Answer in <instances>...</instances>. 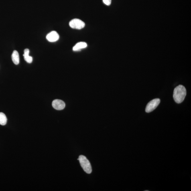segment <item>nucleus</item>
I'll return each mask as SVG.
<instances>
[{
  "instance_id": "f257e3e1",
  "label": "nucleus",
  "mask_w": 191,
  "mask_h": 191,
  "mask_svg": "<svg viewBox=\"0 0 191 191\" xmlns=\"http://www.w3.org/2000/svg\"><path fill=\"white\" fill-rule=\"evenodd\" d=\"M187 91L184 86L179 85L175 88L173 97L175 102L181 103L184 101L186 96Z\"/></svg>"
},
{
  "instance_id": "f03ea898",
  "label": "nucleus",
  "mask_w": 191,
  "mask_h": 191,
  "mask_svg": "<svg viewBox=\"0 0 191 191\" xmlns=\"http://www.w3.org/2000/svg\"><path fill=\"white\" fill-rule=\"evenodd\" d=\"M79 160L83 170L88 174H90L92 171L91 165L89 161L86 157L84 155H80L79 157Z\"/></svg>"
},
{
  "instance_id": "7ed1b4c3",
  "label": "nucleus",
  "mask_w": 191,
  "mask_h": 191,
  "mask_svg": "<svg viewBox=\"0 0 191 191\" xmlns=\"http://www.w3.org/2000/svg\"><path fill=\"white\" fill-rule=\"evenodd\" d=\"M160 100L159 98H155V99L151 100L147 104L146 108H145V112L147 113H149L152 112L155 110L160 104Z\"/></svg>"
},
{
  "instance_id": "20e7f679",
  "label": "nucleus",
  "mask_w": 191,
  "mask_h": 191,
  "mask_svg": "<svg viewBox=\"0 0 191 191\" xmlns=\"http://www.w3.org/2000/svg\"><path fill=\"white\" fill-rule=\"evenodd\" d=\"M69 25L72 28L81 29L85 26V23L79 19H74L70 21Z\"/></svg>"
},
{
  "instance_id": "39448f33",
  "label": "nucleus",
  "mask_w": 191,
  "mask_h": 191,
  "mask_svg": "<svg viewBox=\"0 0 191 191\" xmlns=\"http://www.w3.org/2000/svg\"><path fill=\"white\" fill-rule=\"evenodd\" d=\"M65 103L60 100H55L52 102V106L54 109L57 110H62L65 107Z\"/></svg>"
},
{
  "instance_id": "423d86ee",
  "label": "nucleus",
  "mask_w": 191,
  "mask_h": 191,
  "mask_svg": "<svg viewBox=\"0 0 191 191\" xmlns=\"http://www.w3.org/2000/svg\"><path fill=\"white\" fill-rule=\"evenodd\" d=\"M59 35L56 31H53L49 33L46 35V38L49 42H55L59 39Z\"/></svg>"
},
{
  "instance_id": "0eeeda50",
  "label": "nucleus",
  "mask_w": 191,
  "mask_h": 191,
  "mask_svg": "<svg viewBox=\"0 0 191 191\" xmlns=\"http://www.w3.org/2000/svg\"><path fill=\"white\" fill-rule=\"evenodd\" d=\"M87 46V44L84 42H80L77 43L73 48L74 51H79L81 49L85 48Z\"/></svg>"
},
{
  "instance_id": "6e6552de",
  "label": "nucleus",
  "mask_w": 191,
  "mask_h": 191,
  "mask_svg": "<svg viewBox=\"0 0 191 191\" xmlns=\"http://www.w3.org/2000/svg\"><path fill=\"white\" fill-rule=\"evenodd\" d=\"M12 60L15 64L17 65L19 64V53L17 51H13L11 55Z\"/></svg>"
},
{
  "instance_id": "1a4fd4ad",
  "label": "nucleus",
  "mask_w": 191,
  "mask_h": 191,
  "mask_svg": "<svg viewBox=\"0 0 191 191\" xmlns=\"http://www.w3.org/2000/svg\"><path fill=\"white\" fill-rule=\"evenodd\" d=\"M24 54L23 55V56L25 60L26 61L29 63V64H31L32 62L33 58L32 57L29 56V50L28 49H25L24 51Z\"/></svg>"
},
{
  "instance_id": "9d476101",
  "label": "nucleus",
  "mask_w": 191,
  "mask_h": 191,
  "mask_svg": "<svg viewBox=\"0 0 191 191\" xmlns=\"http://www.w3.org/2000/svg\"><path fill=\"white\" fill-rule=\"evenodd\" d=\"M7 119L4 114L0 112V125H5L6 124Z\"/></svg>"
},
{
  "instance_id": "9b49d317",
  "label": "nucleus",
  "mask_w": 191,
  "mask_h": 191,
  "mask_svg": "<svg viewBox=\"0 0 191 191\" xmlns=\"http://www.w3.org/2000/svg\"><path fill=\"white\" fill-rule=\"evenodd\" d=\"M103 1L106 5L109 6L111 4L112 0H103Z\"/></svg>"
}]
</instances>
